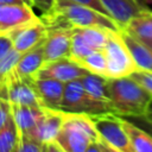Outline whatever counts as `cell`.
<instances>
[{
    "label": "cell",
    "mask_w": 152,
    "mask_h": 152,
    "mask_svg": "<svg viewBox=\"0 0 152 152\" xmlns=\"http://www.w3.org/2000/svg\"><path fill=\"white\" fill-rule=\"evenodd\" d=\"M88 72H89L88 70L82 68L76 62L71 61L69 57H64V58H59L52 62L44 63L34 77L55 78V80L66 83L74 80H78Z\"/></svg>",
    "instance_id": "9"
},
{
    "label": "cell",
    "mask_w": 152,
    "mask_h": 152,
    "mask_svg": "<svg viewBox=\"0 0 152 152\" xmlns=\"http://www.w3.org/2000/svg\"><path fill=\"white\" fill-rule=\"evenodd\" d=\"M80 80H81L84 89L93 97H95L96 100L110 103L109 94H108V78L107 77L88 72V74L83 75Z\"/></svg>",
    "instance_id": "20"
},
{
    "label": "cell",
    "mask_w": 152,
    "mask_h": 152,
    "mask_svg": "<svg viewBox=\"0 0 152 152\" xmlns=\"http://www.w3.org/2000/svg\"><path fill=\"white\" fill-rule=\"evenodd\" d=\"M32 86L44 107L59 109L65 83L55 78L34 77L31 78Z\"/></svg>",
    "instance_id": "13"
},
{
    "label": "cell",
    "mask_w": 152,
    "mask_h": 152,
    "mask_svg": "<svg viewBox=\"0 0 152 152\" xmlns=\"http://www.w3.org/2000/svg\"><path fill=\"white\" fill-rule=\"evenodd\" d=\"M12 115L11 103L7 99L0 96V128L6 124V121Z\"/></svg>",
    "instance_id": "28"
},
{
    "label": "cell",
    "mask_w": 152,
    "mask_h": 152,
    "mask_svg": "<svg viewBox=\"0 0 152 152\" xmlns=\"http://www.w3.org/2000/svg\"><path fill=\"white\" fill-rule=\"evenodd\" d=\"M145 115L152 119V100H151V102H150V104H148V107H147V112H146Z\"/></svg>",
    "instance_id": "33"
},
{
    "label": "cell",
    "mask_w": 152,
    "mask_h": 152,
    "mask_svg": "<svg viewBox=\"0 0 152 152\" xmlns=\"http://www.w3.org/2000/svg\"><path fill=\"white\" fill-rule=\"evenodd\" d=\"M131 121L137 122V125L139 127H141L142 129H145L151 137H152V119L146 116V115H139V116H129Z\"/></svg>",
    "instance_id": "29"
},
{
    "label": "cell",
    "mask_w": 152,
    "mask_h": 152,
    "mask_svg": "<svg viewBox=\"0 0 152 152\" xmlns=\"http://www.w3.org/2000/svg\"><path fill=\"white\" fill-rule=\"evenodd\" d=\"M93 50L83 39L81 33L77 28H72V36H71V48H70V56L69 58L76 63H78L81 59H83L86 56H88Z\"/></svg>",
    "instance_id": "24"
},
{
    "label": "cell",
    "mask_w": 152,
    "mask_h": 152,
    "mask_svg": "<svg viewBox=\"0 0 152 152\" xmlns=\"http://www.w3.org/2000/svg\"><path fill=\"white\" fill-rule=\"evenodd\" d=\"M72 28L66 27H50L44 40V59L52 62L59 58L70 56Z\"/></svg>",
    "instance_id": "11"
},
{
    "label": "cell",
    "mask_w": 152,
    "mask_h": 152,
    "mask_svg": "<svg viewBox=\"0 0 152 152\" xmlns=\"http://www.w3.org/2000/svg\"><path fill=\"white\" fill-rule=\"evenodd\" d=\"M120 31L109 30L107 43L103 48L107 61V78L126 77L138 70L125 42L122 40Z\"/></svg>",
    "instance_id": "5"
},
{
    "label": "cell",
    "mask_w": 152,
    "mask_h": 152,
    "mask_svg": "<svg viewBox=\"0 0 152 152\" xmlns=\"http://www.w3.org/2000/svg\"><path fill=\"white\" fill-rule=\"evenodd\" d=\"M46 34L48 27L44 25L40 18H38L37 20L17 28L8 36L12 39L13 49L20 53H24L43 43L46 38Z\"/></svg>",
    "instance_id": "10"
},
{
    "label": "cell",
    "mask_w": 152,
    "mask_h": 152,
    "mask_svg": "<svg viewBox=\"0 0 152 152\" xmlns=\"http://www.w3.org/2000/svg\"><path fill=\"white\" fill-rule=\"evenodd\" d=\"M124 129L129 139L133 152H152V137L131 120L122 119Z\"/></svg>",
    "instance_id": "19"
},
{
    "label": "cell",
    "mask_w": 152,
    "mask_h": 152,
    "mask_svg": "<svg viewBox=\"0 0 152 152\" xmlns=\"http://www.w3.org/2000/svg\"><path fill=\"white\" fill-rule=\"evenodd\" d=\"M132 80H134L139 86H141L145 90H147L152 95V71L147 70H135L129 75Z\"/></svg>",
    "instance_id": "27"
},
{
    "label": "cell",
    "mask_w": 152,
    "mask_h": 152,
    "mask_svg": "<svg viewBox=\"0 0 152 152\" xmlns=\"http://www.w3.org/2000/svg\"><path fill=\"white\" fill-rule=\"evenodd\" d=\"M55 141L63 152H88L89 147L101 138L90 115L64 112L63 124Z\"/></svg>",
    "instance_id": "3"
},
{
    "label": "cell",
    "mask_w": 152,
    "mask_h": 152,
    "mask_svg": "<svg viewBox=\"0 0 152 152\" xmlns=\"http://www.w3.org/2000/svg\"><path fill=\"white\" fill-rule=\"evenodd\" d=\"M31 5L0 4V36H8L17 28L37 20Z\"/></svg>",
    "instance_id": "7"
},
{
    "label": "cell",
    "mask_w": 152,
    "mask_h": 152,
    "mask_svg": "<svg viewBox=\"0 0 152 152\" xmlns=\"http://www.w3.org/2000/svg\"><path fill=\"white\" fill-rule=\"evenodd\" d=\"M39 18L48 28L101 27L110 31L121 30L112 17L72 0H56L53 6L42 13Z\"/></svg>",
    "instance_id": "1"
},
{
    "label": "cell",
    "mask_w": 152,
    "mask_h": 152,
    "mask_svg": "<svg viewBox=\"0 0 152 152\" xmlns=\"http://www.w3.org/2000/svg\"><path fill=\"white\" fill-rule=\"evenodd\" d=\"M146 45H147V46H148V48H150V49H152V42H151V43H147V44H146Z\"/></svg>",
    "instance_id": "34"
},
{
    "label": "cell",
    "mask_w": 152,
    "mask_h": 152,
    "mask_svg": "<svg viewBox=\"0 0 152 152\" xmlns=\"http://www.w3.org/2000/svg\"><path fill=\"white\" fill-rule=\"evenodd\" d=\"M120 33L138 70L152 71V49L122 28Z\"/></svg>",
    "instance_id": "17"
},
{
    "label": "cell",
    "mask_w": 152,
    "mask_h": 152,
    "mask_svg": "<svg viewBox=\"0 0 152 152\" xmlns=\"http://www.w3.org/2000/svg\"><path fill=\"white\" fill-rule=\"evenodd\" d=\"M59 109L64 112L84 113L90 116L107 112H113L112 104L93 97L84 89L80 78L65 83Z\"/></svg>",
    "instance_id": "4"
},
{
    "label": "cell",
    "mask_w": 152,
    "mask_h": 152,
    "mask_svg": "<svg viewBox=\"0 0 152 152\" xmlns=\"http://www.w3.org/2000/svg\"><path fill=\"white\" fill-rule=\"evenodd\" d=\"M108 14L116 21V24L124 28L126 24L138 14L140 11L146 8L139 0H100Z\"/></svg>",
    "instance_id": "14"
},
{
    "label": "cell",
    "mask_w": 152,
    "mask_h": 152,
    "mask_svg": "<svg viewBox=\"0 0 152 152\" xmlns=\"http://www.w3.org/2000/svg\"><path fill=\"white\" fill-rule=\"evenodd\" d=\"M101 138L112 152H133L129 139L122 126L120 115L107 112L90 116Z\"/></svg>",
    "instance_id": "6"
},
{
    "label": "cell",
    "mask_w": 152,
    "mask_h": 152,
    "mask_svg": "<svg viewBox=\"0 0 152 152\" xmlns=\"http://www.w3.org/2000/svg\"><path fill=\"white\" fill-rule=\"evenodd\" d=\"M18 138V128L13 115H11L6 124L0 128V152H17Z\"/></svg>",
    "instance_id": "21"
},
{
    "label": "cell",
    "mask_w": 152,
    "mask_h": 152,
    "mask_svg": "<svg viewBox=\"0 0 152 152\" xmlns=\"http://www.w3.org/2000/svg\"><path fill=\"white\" fill-rule=\"evenodd\" d=\"M0 4H8V5H24L25 4V5H31L30 0H0Z\"/></svg>",
    "instance_id": "32"
},
{
    "label": "cell",
    "mask_w": 152,
    "mask_h": 152,
    "mask_svg": "<svg viewBox=\"0 0 152 152\" xmlns=\"http://www.w3.org/2000/svg\"><path fill=\"white\" fill-rule=\"evenodd\" d=\"M108 94L113 112L124 116L145 115L152 95L129 76L108 78Z\"/></svg>",
    "instance_id": "2"
},
{
    "label": "cell",
    "mask_w": 152,
    "mask_h": 152,
    "mask_svg": "<svg viewBox=\"0 0 152 152\" xmlns=\"http://www.w3.org/2000/svg\"><path fill=\"white\" fill-rule=\"evenodd\" d=\"M11 49H13L11 37H10V36H0V59H1Z\"/></svg>",
    "instance_id": "31"
},
{
    "label": "cell",
    "mask_w": 152,
    "mask_h": 152,
    "mask_svg": "<svg viewBox=\"0 0 152 152\" xmlns=\"http://www.w3.org/2000/svg\"><path fill=\"white\" fill-rule=\"evenodd\" d=\"M86 43L93 50H103L107 43L108 31L101 27H76Z\"/></svg>",
    "instance_id": "23"
},
{
    "label": "cell",
    "mask_w": 152,
    "mask_h": 152,
    "mask_svg": "<svg viewBox=\"0 0 152 152\" xmlns=\"http://www.w3.org/2000/svg\"><path fill=\"white\" fill-rule=\"evenodd\" d=\"M7 100L11 104H23V106H36L44 107L32 86L31 78L20 77L14 68L10 72L6 81Z\"/></svg>",
    "instance_id": "8"
},
{
    "label": "cell",
    "mask_w": 152,
    "mask_h": 152,
    "mask_svg": "<svg viewBox=\"0 0 152 152\" xmlns=\"http://www.w3.org/2000/svg\"><path fill=\"white\" fill-rule=\"evenodd\" d=\"M55 1H56V0H30V2H31V5H32V7L38 8L42 13H44V12L49 11V10L53 6Z\"/></svg>",
    "instance_id": "30"
},
{
    "label": "cell",
    "mask_w": 152,
    "mask_h": 152,
    "mask_svg": "<svg viewBox=\"0 0 152 152\" xmlns=\"http://www.w3.org/2000/svg\"><path fill=\"white\" fill-rule=\"evenodd\" d=\"M20 52H18L14 49H11L1 59H0V93L6 91V81L7 77L10 75V72L13 70V68L15 66L19 57H20Z\"/></svg>",
    "instance_id": "25"
},
{
    "label": "cell",
    "mask_w": 152,
    "mask_h": 152,
    "mask_svg": "<svg viewBox=\"0 0 152 152\" xmlns=\"http://www.w3.org/2000/svg\"><path fill=\"white\" fill-rule=\"evenodd\" d=\"M11 109L18 132L20 134L30 133L37 126L38 121L44 114V107L11 104Z\"/></svg>",
    "instance_id": "16"
},
{
    "label": "cell",
    "mask_w": 152,
    "mask_h": 152,
    "mask_svg": "<svg viewBox=\"0 0 152 152\" xmlns=\"http://www.w3.org/2000/svg\"><path fill=\"white\" fill-rule=\"evenodd\" d=\"M63 118L64 110L44 107L43 116L38 121L37 126L30 133H27V135L48 145L55 141L57 134L59 133V129L63 124Z\"/></svg>",
    "instance_id": "12"
},
{
    "label": "cell",
    "mask_w": 152,
    "mask_h": 152,
    "mask_svg": "<svg viewBox=\"0 0 152 152\" xmlns=\"http://www.w3.org/2000/svg\"><path fill=\"white\" fill-rule=\"evenodd\" d=\"M137 39L147 44L152 42V11L144 8L135 14L122 28Z\"/></svg>",
    "instance_id": "18"
},
{
    "label": "cell",
    "mask_w": 152,
    "mask_h": 152,
    "mask_svg": "<svg viewBox=\"0 0 152 152\" xmlns=\"http://www.w3.org/2000/svg\"><path fill=\"white\" fill-rule=\"evenodd\" d=\"M77 64H80L82 68L88 70L91 74L100 75L106 77L107 74V61L106 55L103 50H95L90 52L88 56H86L83 59H81Z\"/></svg>",
    "instance_id": "22"
},
{
    "label": "cell",
    "mask_w": 152,
    "mask_h": 152,
    "mask_svg": "<svg viewBox=\"0 0 152 152\" xmlns=\"http://www.w3.org/2000/svg\"><path fill=\"white\" fill-rule=\"evenodd\" d=\"M44 42L20 55L14 70L23 78H33L38 70L45 63L44 59Z\"/></svg>",
    "instance_id": "15"
},
{
    "label": "cell",
    "mask_w": 152,
    "mask_h": 152,
    "mask_svg": "<svg viewBox=\"0 0 152 152\" xmlns=\"http://www.w3.org/2000/svg\"><path fill=\"white\" fill-rule=\"evenodd\" d=\"M31 151H33V152H46V145L40 142L39 140L27 135V134H20L19 133L17 152H31Z\"/></svg>",
    "instance_id": "26"
}]
</instances>
